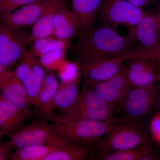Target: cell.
<instances>
[{
	"label": "cell",
	"instance_id": "1",
	"mask_svg": "<svg viewBox=\"0 0 160 160\" xmlns=\"http://www.w3.org/2000/svg\"><path fill=\"white\" fill-rule=\"evenodd\" d=\"M80 34L76 49L78 59L122 57L136 47L134 39L121 35L110 26H94Z\"/></svg>",
	"mask_w": 160,
	"mask_h": 160
},
{
	"label": "cell",
	"instance_id": "2",
	"mask_svg": "<svg viewBox=\"0 0 160 160\" xmlns=\"http://www.w3.org/2000/svg\"><path fill=\"white\" fill-rule=\"evenodd\" d=\"M121 120H54L52 124L59 135L70 144L92 147Z\"/></svg>",
	"mask_w": 160,
	"mask_h": 160
},
{
	"label": "cell",
	"instance_id": "3",
	"mask_svg": "<svg viewBox=\"0 0 160 160\" xmlns=\"http://www.w3.org/2000/svg\"><path fill=\"white\" fill-rule=\"evenodd\" d=\"M146 130L139 122L121 118L118 123L92 146L94 158L109 152L133 148L148 142Z\"/></svg>",
	"mask_w": 160,
	"mask_h": 160
},
{
	"label": "cell",
	"instance_id": "4",
	"mask_svg": "<svg viewBox=\"0 0 160 160\" xmlns=\"http://www.w3.org/2000/svg\"><path fill=\"white\" fill-rule=\"evenodd\" d=\"M116 112L99 95L84 86L74 104L65 112L55 114L50 121L83 119L106 121L114 118Z\"/></svg>",
	"mask_w": 160,
	"mask_h": 160
},
{
	"label": "cell",
	"instance_id": "5",
	"mask_svg": "<svg viewBox=\"0 0 160 160\" xmlns=\"http://www.w3.org/2000/svg\"><path fill=\"white\" fill-rule=\"evenodd\" d=\"M159 94L158 84L146 87H132L117 111L120 112L122 120L139 122L150 113Z\"/></svg>",
	"mask_w": 160,
	"mask_h": 160
},
{
	"label": "cell",
	"instance_id": "6",
	"mask_svg": "<svg viewBox=\"0 0 160 160\" xmlns=\"http://www.w3.org/2000/svg\"><path fill=\"white\" fill-rule=\"evenodd\" d=\"M10 137L7 142L12 149L30 145L61 147L70 144L57 133L52 123L45 121H35L24 126Z\"/></svg>",
	"mask_w": 160,
	"mask_h": 160
},
{
	"label": "cell",
	"instance_id": "7",
	"mask_svg": "<svg viewBox=\"0 0 160 160\" xmlns=\"http://www.w3.org/2000/svg\"><path fill=\"white\" fill-rule=\"evenodd\" d=\"M100 13L113 28L120 25L126 26L129 30L128 35L135 40V30L146 12L126 0H103Z\"/></svg>",
	"mask_w": 160,
	"mask_h": 160
},
{
	"label": "cell",
	"instance_id": "8",
	"mask_svg": "<svg viewBox=\"0 0 160 160\" xmlns=\"http://www.w3.org/2000/svg\"><path fill=\"white\" fill-rule=\"evenodd\" d=\"M45 67L31 51L27 50L11 75L19 80L26 88L34 106L46 76Z\"/></svg>",
	"mask_w": 160,
	"mask_h": 160
},
{
	"label": "cell",
	"instance_id": "9",
	"mask_svg": "<svg viewBox=\"0 0 160 160\" xmlns=\"http://www.w3.org/2000/svg\"><path fill=\"white\" fill-rule=\"evenodd\" d=\"M28 36L0 21V62L9 71L12 72L27 51Z\"/></svg>",
	"mask_w": 160,
	"mask_h": 160
},
{
	"label": "cell",
	"instance_id": "10",
	"mask_svg": "<svg viewBox=\"0 0 160 160\" xmlns=\"http://www.w3.org/2000/svg\"><path fill=\"white\" fill-rule=\"evenodd\" d=\"M84 86L99 95L116 111L132 88L127 79V68L124 66L117 74L102 82H94L85 79Z\"/></svg>",
	"mask_w": 160,
	"mask_h": 160
},
{
	"label": "cell",
	"instance_id": "11",
	"mask_svg": "<svg viewBox=\"0 0 160 160\" xmlns=\"http://www.w3.org/2000/svg\"><path fill=\"white\" fill-rule=\"evenodd\" d=\"M122 57H94L78 59L85 79L94 82L105 81L118 73L124 66Z\"/></svg>",
	"mask_w": 160,
	"mask_h": 160
},
{
	"label": "cell",
	"instance_id": "12",
	"mask_svg": "<svg viewBox=\"0 0 160 160\" xmlns=\"http://www.w3.org/2000/svg\"><path fill=\"white\" fill-rule=\"evenodd\" d=\"M52 0H39L25 5L7 14L0 16V21L15 30L31 27Z\"/></svg>",
	"mask_w": 160,
	"mask_h": 160
},
{
	"label": "cell",
	"instance_id": "13",
	"mask_svg": "<svg viewBox=\"0 0 160 160\" xmlns=\"http://www.w3.org/2000/svg\"><path fill=\"white\" fill-rule=\"evenodd\" d=\"M127 68V79L131 87H146L160 82V65L149 59L131 60Z\"/></svg>",
	"mask_w": 160,
	"mask_h": 160
},
{
	"label": "cell",
	"instance_id": "14",
	"mask_svg": "<svg viewBox=\"0 0 160 160\" xmlns=\"http://www.w3.org/2000/svg\"><path fill=\"white\" fill-rule=\"evenodd\" d=\"M77 17L68 8L66 0H61L53 21L52 36L60 39L70 41L80 33Z\"/></svg>",
	"mask_w": 160,
	"mask_h": 160
},
{
	"label": "cell",
	"instance_id": "15",
	"mask_svg": "<svg viewBox=\"0 0 160 160\" xmlns=\"http://www.w3.org/2000/svg\"><path fill=\"white\" fill-rule=\"evenodd\" d=\"M32 115L24 112L0 94V137L11 136Z\"/></svg>",
	"mask_w": 160,
	"mask_h": 160
},
{
	"label": "cell",
	"instance_id": "16",
	"mask_svg": "<svg viewBox=\"0 0 160 160\" xmlns=\"http://www.w3.org/2000/svg\"><path fill=\"white\" fill-rule=\"evenodd\" d=\"M59 84L55 75L52 73H46L34 106L38 114L45 119L50 121L55 114L54 98Z\"/></svg>",
	"mask_w": 160,
	"mask_h": 160
},
{
	"label": "cell",
	"instance_id": "17",
	"mask_svg": "<svg viewBox=\"0 0 160 160\" xmlns=\"http://www.w3.org/2000/svg\"><path fill=\"white\" fill-rule=\"evenodd\" d=\"M134 38L138 46L136 48L149 49L156 47L160 40L158 33L156 14L146 13L134 32Z\"/></svg>",
	"mask_w": 160,
	"mask_h": 160
},
{
	"label": "cell",
	"instance_id": "18",
	"mask_svg": "<svg viewBox=\"0 0 160 160\" xmlns=\"http://www.w3.org/2000/svg\"><path fill=\"white\" fill-rule=\"evenodd\" d=\"M103 0H71L72 11L80 24V33L95 26Z\"/></svg>",
	"mask_w": 160,
	"mask_h": 160
},
{
	"label": "cell",
	"instance_id": "19",
	"mask_svg": "<svg viewBox=\"0 0 160 160\" xmlns=\"http://www.w3.org/2000/svg\"><path fill=\"white\" fill-rule=\"evenodd\" d=\"M0 94L20 110L32 115L31 101L25 86L16 78L11 76Z\"/></svg>",
	"mask_w": 160,
	"mask_h": 160
},
{
	"label": "cell",
	"instance_id": "20",
	"mask_svg": "<svg viewBox=\"0 0 160 160\" xmlns=\"http://www.w3.org/2000/svg\"><path fill=\"white\" fill-rule=\"evenodd\" d=\"M61 1L52 0L50 5L32 26L31 31L28 34L29 43L52 36L55 15Z\"/></svg>",
	"mask_w": 160,
	"mask_h": 160
},
{
	"label": "cell",
	"instance_id": "21",
	"mask_svg": "<svg viewBox=\"0 0 160 160\" xmlns=\"http://www.w3.org/2000/svg\"><path fill=\"white\" fill-rule=\"evenodd\" d=\"M156 157L149 142L133 148L112 152L98 157V160H153Z\"/></svg>",
	"mask_w": 160,
	"mask_h": 160
},
{
	"label": "cell",
	"instance_id": "22",
	"mask_svg": "<svg viewBox=\"0 0 160 160\" xmlns=\"http://www.w3.org/2000/svg\"><path fill=\"white\" fill-rule=\"evenodd\" d=\"M80 80L70 82H61L54 101L55 110L63 113L68 110L74 104L79 95Z\"/></svg>",
	"mask_w": 160,
	"mask_h": 160
},
{
	"label": "cell",
	"instance_id": "23",
	"mask_svg": "<svg viewBox=\"0 0 160 160\" xmlns=\"http://www.w3.org/2000/svg\"><path fill=\"white\" fill-rule=\"evenodd\" d=\"M92 147L68 144L48 154L44 160H83L91 154Z\"/></svg>",
	"mask_w": 160,
	"mask_h": 160
},
{
	"label": "cell",
	"instance_id": "24",
	"mask_svg": "<svg viewBox=\"0 0 160 160\" xmlns=\"http://www.w3.org/2000/svg\"><path fill=\"white\" fill-rule=\"evenodd\" d=\"M70 42L51 36L33 42L31 52L36 57L39 58L53 52L66 51Z\"/></svg>",
	"mask_w": 160,
	"mask_h": 160
},
{
	"label": "cell",
	"instance_id": "25",
	"mask_svg": "<svg viewBox=\"0 0 160 160\" xmlns=\"http://www.w3.org/2000/svg\"><path fill=\"white\" fill-rule=\"evenodd\" d=\"M59 147L42 145H30L17 149L12 152V160H44L49 153Z\"/></svg>",
	"mask_w": 160,
	"mask_h": 160
},
{
	"label": "cell",
	"instance_id": "26",
	"mask_svg": "<svg viewBox=\"0 0 160 160\" xmlns=\"http://www.w3.org/2000/svg\"><path fill=\"white\" fill-rule=\"evenodd\" d=\"M62 82L67 83L78 81L82 73L78 63L76 64L65 60L58 69Z\"/></svg>",
	"mask_w": 160,
	"mask_h": 160
},
{
	"label": "cell",
	"instance_id": "27",
	"mask_svg": "<svg viewBox=\"0 0 160 160\" xmlns=\"http://www.w3.org/2000/svg\"><path fill=\"white\" fill-rule=\"evenodd\" d=\"M122 57L125 61L138 58L149 59L160 65V42L156 47L151 49H142L135 48Z\"/></svg>",
	"mask_w": 160,
	"mask_h": 160
},
{
	"label": "cell",
	"instance_id": "28",
	"mask_svg": "<svg viewBox=\"0 0 160 160\" xmlns=\"http://www.w3.org/2000/svg\"><path fill=\"white\" fill-rule=\"evenodd\" d=\"M64 50L53 52L39 58L40 62L45 68L57 70L66 60Z\"/></svg>",
	"mask_w": 160,
	"mask_h": 160
},
{
	"label": "cell",
	"instance_id": "29",
	"mask_svg": "<svg viewBox=\"0 0 160 160\" xmlns=\"http://www.w3.org/2000/svg\"><path fill=\"white\" fill-rule=\"evenodd\" d=\"M39 0H0V16L7 14L27 4Z\"/></svg>",
	"mask_w": 160,
	"mask_h": 160
},
{
	"label": "cell",
	"instance_id": "30",
	"mask_svg": "<svg viewBox=\"0 0 160 160\" xmlns=\"http://www.w3.org/2000/svg\"><path fill=\"white\" fill-rule=\"evenodd\" d=\"M149 128L152 139L160 146V110L151 119Z\"/></svg>",
	"mask_w": 160,
	"mask_h": 160
},
{
	"label": "cell",
	"instance_id": "31",
	"mask_svg": "<svg viewBox=\"0 0 160 160\" xmlns=\"http://www.w3.org/2000/svg\"><path fill=\"white\" fill-rule=\"evenodd\" d=\"M12 72L6 69L0 62V91L9 81L11 77Z\"/></svg>",
	"mask_w": 160,
	"mask_h": 160
},
{
	"label": "cell",
	"instance_id": "32",
	"mask_svg": "<svg viewBox=\"0 0 160 160\" xmlns=\"http://www.w3.org/2000/svg\"><path fill=\"white\" fill-rule=\"evenodd\" d=\"M12 149L7 142L3 144L0 143V160L10 159L12 153Z\"/></svg>",
	"mask_w": 160,
	"mask_h": 160
},
{
	"label": "cell",
	"instance_id": "33",
	"mask_svg": "<svg viewBox=\"0 0 160 160\" xmlns=\"http://www.w3.org/2000/svg\"><path fill=\"white\" fill-rule=\"evenodd\" d=\"M129 2L136 7L143 9L144 6L149 5L153 0H126Z\"/></svg>",
	"mask_w": 160,
	"mask_h": 160
},
{
	"label": "cell",
	"instance_id": "34",
	"mask_svg": "<svg viewBox=\"0 0 160 160\" xmlns=\"http://www.w3.org/2000/svg\"><path fill=\"white\" fill-rule=\"evenodd\" d=\"M156 17L158 33L159 37L160 40V14H156Z\"/></svg>",
	"mask_w": 160,
	"mask_h": 160
},
{
	"label": "cell",
	"instance_id": "35",
	"mask_svg": "<svg viewBox=\"0 0 160 160\" xmlns=\"http://www.w3.org/2000/svg\"><path fill=\"white\" fill-rule=\"evenodd\" d=\"M1 138V137H0V138Z\"/></svg>",
	"mask_w": 160,
	"mask_h": 160
}]
</instances>
